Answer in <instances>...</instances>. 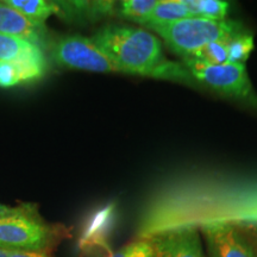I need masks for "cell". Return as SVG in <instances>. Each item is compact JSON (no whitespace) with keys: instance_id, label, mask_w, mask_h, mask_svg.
I'll return each instance as SVG.
<instances>
[{"instance_id":"1","label":"cell","mask_w":257,"mask_h":257,"mask_svg":"<svg viewBox=\"0 0 257 257\" xmlns=\"http://www.w3.org/2000/svg\"><path fill=\"white\" fill-rule=\"evenodd\" d=\"M214 223L234 225L257 250V175L197 170L173 176L148 199L136 236L150 239Z\"/></svg>"},{"instance_id":"2","label":"cell","mask_w":257,"mask_h":257,"mask_svg":"<svg viewBox=\"0 0 257 257\" xmlns=\"http://www.w3.org/2000/svg\"><path fill=\"white\" fill-rule=\"evenodd\" d=\"M91 40L118 73L200 88L185 64L167 59L161 41L142 28L110 23L99 29Z\"/></svg>"},{"instance_id":"3","label":"cell","mask_w":257,"mask_h":257,"mask_svg":"<svg viewBox=\"0 0 257 257\" xmlns=\"http://www.w3.org/2000/svg\"><path fill=\"white\" fill-rule=\"evenodd\" d=\"M159 35L173 53L181 60L194 55L208 44L246 34L248 29L232 19L210 21L202 18H187L176 23L152 29Z\"/></svg>"},{"instance_id":"4","label":"cell","mask_w":257,"mask_h":257,"mask_svg":"<svg viewBox=\"0 0 257 257\" xmlns=\"http://www.w3.org/2000/svg\"><path fill=\"white\" fill-rule=\"evenodd\" d=\"M67 234L66 227L42 219L32 205L0 217V248L49 252Z\"/></svg>"},{"instance_id":"5","label":"cell","mask_w":257,"mask_h":257,"mask_svg":"<svg viewBox=\"0 0 257 257\" xmlns=\"http://www.w3.org/2000/svg\"><path fill=\"white\" fill-rule=\"evenodd\" d=\"M200 88H207L225 98L242 102L257 110V93L245 64L225 63L207 66L192 60H181Z\"/></svg>"},{"instance_id":"6","label":"cell","mask_w":257,"mask_h":257,"mask_svg":"<svg viewBox=\"0 0 257 257\" xmlns=\"http://www.w3.org/2000/svg\"><path fill=\"white\" fill-rule=\"evenodd\" d=\"M50 56L59 66L92 73H118L91 38L81 35L62 36L49 46Z\"/></svg>"},{"instance_id":"7","label":"cell","mask_w":257,"mask_h":257,"mask_svg":"<svg viewBox=\"0 0 257 257\" xmlns=\"http://www.w3.org/2000/svg\"><path fill=\"white\" fill-rule=\"evenodd\" d=\"M117 220V206L107 204L88 218L79 239V250L83 256L104 257L112 251L110 237Z\"/></svg>"},{"instance_id":"8","label":"cell","mask_w":257,"mask_h":257,"mask_svg":"<svg viewBox=\"0 0 257 257\" xmlns=\"http://www.w3.org/2000/svg\"><path fill=\"white\" fill-rule=\"evenodd\" d=\"M210 257H257V251L234 225L207 224L199 227Z\"/></svg>"},{"instance_id":"9","label":"cell","mask_w":257,"mask_h":257,"mask_svg":"<svg viewBox=\"0 0 257 257\" xmlns=\"http://www.w3.org/2000/svg\"><path fill=\"white\" fill-rule=\"evenodd\" d=\"M155 257H205L197 227H181L153 237Z\"/></svg>"},{"instance_id":"10","label":"cell","mask_w":257,"mask_h":257,"mask_svg":"<svg viewBox=\"0 0 257 257\" xmlns=\"http://www.w3.org/2000/svg\"><path fill=\"white\" fill-rule=\"evenodd\" d=\"M47 32L46 25L35 23L5 2H0V34L22 38L44 49L48 47Z\"/></svg>"},{"instance_id":"11","label":"cell","mask_w":257,"mask_h":257,"mask_svg":"<svg viewBox=\"0 0 257 257\" xmlns=\"http://www.w3.org/2000/svg\"><path fill=\"white\" fill-rule=\"evenodd\" d=\"M44 55L43 49L11 35L0 34V62L19 63Z\"/></svg>"},{"instance_id":"12","label":"cell","mask_w":257,"mask_h":257,"mask_svg":"<svg viewBox=\"0 0 257 257\" xmlns=\"http://www.w3.org/2000/svg\"><path fill=\"white\" fill-rule=\"evenodd\" d=\"M60 15L67 17H82L91 21H99L115 14L114 2H57Z\"/></svg>"},{"instance_id":"13","label":"cell","mask_w":257,"mask_h":257,"mask_svg":"<svg viewBox=\"0 0 257 257\" xmlns=\"http://www.w3.org/2000/svg\"><path fill=\"white\" fill-rule=\"evenodd\" d=\"M187 18H191V16L184 0H157L155 9L143 27L152 30Z\"/></svg>"},{"instance_id":"14","label":"cell","mask_w":257,"mask_h":257,"mask_svg":"<svg viewBox=\"0 0 257 257\" xmlns=\"http://www.w3.org/2000/svg\"><path fill=\"white\" fill-rule=\"evenodd\" d=\"M4 2L37 24L44 25L47 19L51 16L60 15L57 2H46V0H4Z\"/></svg>"},{"instance_id":"15","label":"cell","mask_w":257,"mask_h":257,"mask_svg":"<svg viewBox=\"0 0 257 257\" xmlns=\"http://www.w3.org/2000/svg\"><path fill=\"white\" fill-rule=\"evenodd\" d=\"M191 18H202L210 21L226 19L230 4L223 0H184Z\"/></svg>"},{"instance_id":"16","label":"cell","mask_w":257,"mask_h":257,"mask_svg":"<svg viewBox=\"0 0 257 257\" xmlns=\"http://www.w3.org/2000/svg\"><path fill=\"white\" fill-rule=\"evenodd\" d=\"M156 4L157 0H124L117 5L115 15L127 21L144 25Z\"/></svg>"},{"instance_id":"17","label":"cell","mask_w":257,"mask_h":257,"mask_svg":"<svg viewBox=\"0 0 257 257\" xmlns=\"http://www.w3.org/2000/svg\"><path fill=\"white\" fill-rule=\"evenodd\" d=\"M227 41H219L208 44L201 50L197 51L194 55L184 60H192L195 62L207 64V66H219L229 63V53H227Z\"/></svg>"},{"instance_id":"18","label":"cell","mask_w":257,"mask_h":257,"mask_svg":"<svg viewBox=\"0 0 257 257\" xmlns=\"http://www.w3.org/2000/svg\"><path fill=\"white\" fill-rule=\"evenodd\" d=\"M253 49V36L250 32L227 41L229 63L245 64Z\"/></svg>"},{"instance_id":"19","label":"cell","mask_w":257,"mask_h":257,"mask_svg":"<svg viewBox=\"0 0 257 257\" xmlns=\"http://www.w3.org/2000/svg\"><path fill=\"white\" fill-rule=\"evenodd\" d=\"M104 257H155V251L152 239L137 238L120 249L112 250Z\"/></svg>"},{"instance_id":"20","label":"cell","mask_w":257,"mask_h":257,"mask_svg":"<svg viewBox=\"0 0 257 257\" xmlns=\"http://www.w3.org/2000/svg\"><path fill=\"white\" fill-rule=\"evenodd\" d=\"M21 83L24 82L17 64L0 62V87H14Z\"/></svg>"},{"instance_id":"21","label":"cell","mask_w":257,"mask_h":257,"mask_svg":"<svg viewBox=\"0 0 257 257\" xmlns=\"http://www.w3.org/2000/svg\"><path fill=\"white\" fill-rule=\"evenodd\" d=\"M9 257H51L47 251H27V250H9Z\"/></svg>"},{"instance_id":"22","label":"cell","mask_w":257,"mask_h":257,"mask_svg":"<svg viewBox=\"0 0 257 257\" xmlns=\"http://www.w3.org/2000/svg\"><path fill=\"white\" fill-rule=\"evenodd\" d=\"M18 207L19 206L11 207V206H8V205L0 204V217L8 216V214H11V213H15V212L18 210Z\"/></svg>"},{"instance_id":"23","label":"cell","mask_w":257,"mask_h":257,"mask_svg":"<svg viewBox=\"0 0 257 257\" xmlns=\"http://www.w3.org/2000/svg\"><path fill=\"white\" fill-rule=\"evenodd\" d=\"M0 257H9L8 256V249L0 248Z\"/></svg>"}]
</instances>
